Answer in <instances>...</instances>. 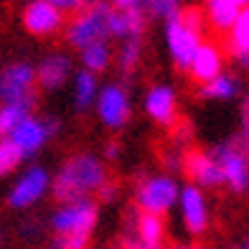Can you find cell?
<instances>
[{
	"instance_id": "28",
	"label": "cell",
	"mask_w": 249,
	"mask_h": 249,
	"mask_svg": "<svg viewBox=\"0 0 249 249\" xmlns=\"http://www.w3.org/2000/svg\"><path fill=\"white\" fill-rule=\"evenodd\" d=\"M56 239L61 242L64 249H89L92 236H87V234H74V236H56Z\"/></svg>"
},
{
	"instance_id": "20",
	"label": "cell",
	"mask_w": 249,
	"mask_h": 249,
	"mask_svg": "<svg viewBox=\"0 0 249 249\" xmlns=\"http://www.w3.org/2000/svg\"><path fill=\"white\" fill-rule=\"evenodd\" d=\"M99 79L97 74L87 71V69H79L71 74V105L76 112H87L94 107V99L99 92Z\"/></svg>"
},
{
	"instance_id": "7",
	"label": "cell",
	"mask_w": 249,
	"mask_h": 249,
	"mask_svg": "<svg viewBox=\"0 0 249 249\" xmlns=\"http://www.w3.org/2000/svg\"><path fill=\"white\" fill-rule=\"evenodd\" d=\"M51 194V173L43 165H28L13 180L8 191V206L16 211H28Z\"/></svg>"
},
{
	"instance_id": "27",
	"label": "cell",
	"mask_w": 249,
	"mask_h": 249,
	"mask_svg": "<svg viewBox=\"0 0 249 249\" xmlns=\"http://www.w3.org/2000/svg\"><path fill=\"white\" fill-rule=\"evenodd\" d=\"M242 150L249 153V94H244L242 99V107H239V132L231 138Z\"/></svg>"
},
{
	"instance_id": "10",
	"label": "cell",
	"mask_w": 249,
	"mask_h": 249,
	"mask_svg": "<svg viewBox=\"0 0 249 249\" xmlns=\"http://www.w3.org/2000/svg\"><path fill=\"white\" fill-rule=\"evenodd\" d=\"M211 153L219 163L224 186H229V191H234L239 196L247 194L249 191V153L242 150L234 140L219 142Z\"/></svg>"
},
{
	"instance_id": "32",
	"label": "cell",
	"mask_w": 249,
	"mask_h": 249,
	"mask_svg": "<svg viewBox=\"0 0 249 249\" xmlns=\"http://www.w3.org/2000/svg\"><path fill=\"white\" fill-rule=\"evenodd\" d=\"M105 158L107 160H117L120 158V142H107L105 145Z\"/></svg>"
},
{
	"instance_id": "29",
	"label": "cell",
	"mask_w": 249,
	"mask_h": 249,
	"mask_svg": "<svg viewBox=\"0 0 249 249\" xmlns=\"http://www.w3.org/2000/svg\"><path fill=\"white\" fill-rule=\"evenodd\" d=\"M97 196H99L102 203H115V201L120 198V186L112 183V180H107V183L97 191Z\"/></svg>"
},
{
	"instance_id": "2",
	"label": "cell",
	"mask_w": 249,
	"mask_h": 249,
	"mask_svg": "<svg viewBox=\"0 0 249 249\" xmlns=\"http://www.w3.org/2000/svg\"><path fill=\"white\" fill-rule=\"evenodd\" d=\"M97 221H99V203L92 196L59 203L49 219L51 231L56 236H74V234L92 236V231L97 229Z\"/></svg>"
},
{
	"instance_id": "5",
	"label": "cell",
	"mask_w": 249,
	"mask_h": 249,
	"mask_svg": "<svg viewBox=\"0 0 249 249\" xmlns=\"http://www.w3.org/2000/svg\"><path fill=\"white\" fill-rule=\"evenodd\" d=\"M97 120L105 124L107 130L117 132L122 127H127V122L132 120V97L130 89L122 82H107L99 87L94 107Z\"/></svg>"
},
{
	"instance_id": "15",
	"label": "cell",
	"mask_w": 249,
	"mask_h": 249,
	"mask_svg": "<svg viewBox=\"0 0 249 249\" xmlns=\"http://www.w3.org/2000/svg\"><path fill=\"white\" fill-rule=\"evenodd\" d=\"M36 69V87L43 89V92H59V89L71 82L74 74V59L66 51H49L43 53L38 64H33Z\"/></svg>"
},
{
	"instance_id": "34",
	"label": "cell",
	"mask_w": 249,
	"mask_h": 249,
	"mask_svg": "<svg viewBox=\"0 0 249 249\" xmlns=\"http://www.w3.org/2000/svg\"><path fill=\"white\" fill-rule=\"evenodd\" d=\"M239 249H249V234L242 239V244H239Z\"/></svg>"
},
{
	"instance_id": "9",
	"label": "cell",
	"mask_w": 249,
	"mask_h": 249,
	"mask_svg": "<svg viewBox=\"0 0 249 249\" xmlns=\"http://www.w3.org/2000/svg\"><path fill=\"white\" fill-rule=\"evenodd\" d=\"M130 229L124 226L120 249H165V221L163 216L142 211H130Z\"/></svg>"
},
{
	"instance_id": "22",
	"label": "cell",
	"mask_w": 249,
	"mask_h": 249,
	"mask_svg": "<svg viewBox=\"0 0 249 249\" xmlns=\"http://www.w3.org/2000/svg\"><path fill=\"white\" fill-rule=\"evenodd\" d=\"M79 61H82V69L92 71V74H105L112 61H115V51H112L109 41H97L89 43V46L79 49Z\"/></svg>"
},
{
	"instance_id": "21",
	"label": "cell",
	"mask_w": 249,
	"mask_h": 249,
	"mask_svg": "<svg viewBox=\"0 0 249 249\" xmlns=\"http://www.w3.org/2000/svg\"><path fill=\"white\" fill-rule=\"evenodd\" d=\"M242 94V79L231 74V71H224L216 79L201 84L198 89V97L201 99H211V102H231Z\"/></svg>"
},
{
	"instance_id": "17",
	"label": "cell",
	"mask_w": 249,
	"mask_h": 249,
	"mask_svg": "<svg viewBox=\"0 0 249 249\" xmlns=\"http://www.w3.org/2000/svg\"><path fill=\"white\" fill-rule=\"evenodd\" d=\"M226 71V51L216 41H201L194 59L188 64V76L201 87Z\"/></svg>"
},
{
	"instance_id": "19",
	"label": "cell",
	"mask_w": 249,
	"mask_h": 249,
	"mask_svg": "<svg viewBox=\"0 0 249 249\" xmlns=\"http://www.w3.org/2000/svg\"><path fill=\"white\" fill-rule=\"evenodd\" d=\"M224 36H226V49L224 51L231 56V61L239 66V69L249 71V13H247V8L236 16V20Z\"/></svg>"
},
{
	"instance_id": "23",
	"label": "cell",
	"mask_w": 249,
	"mask_h": 249,
	"mask_svg": "<svg viewBox=\"0 0 249 249\" xmlns=\"http://www.w3.org/2000/svg\"><path fill=\"white\" fill-rule=\"evenodd\" d=\"M36 99H20V102H3L0 105V138H8L28 115H33Z\"/></svg>"
},
{
	"instance_id": "33",
	"label": "cell",
	"mask_w": 249,
	"mask_h": 249,
	"mask_svg": "<svg viewBox=\"0 0 249 249\" xmlns=\"http://www.w3.org/2000/svg\"><path fill=\"white\" fill-rule=\"evenodd\" d=\"M171 249H201V247H191V244H173Z\"/></svg>"
},
{
	"instance_id": "36",
	"label": "cell",
	"mask_w": 249,
	"mask_h": 249,
	"mask_svg": "<svg viewBox=\"0 0 249 249\" xmlns=\"http://www.w3.org/2000/svg\"><path fill=\"white\" fill-rule=\"evenodd\" d=\"M0 244H3V231H0Z\"/></svg>"
},
{
	"instance_id": "8",
	"label": "cell",
	"mask_w": 249,
	"mask_h": 249,
	"mask_svg": "<svg viewBox=\"0 0 249 249\" xmlns=\"http://www.w3.org/2000/svg\"><path fill=\"white\" fill-rule=\"evenodd\" d=\"M176 209H178L180 224H183V229L191 236H203L209 231V226H211V203H209L203 188H198L194 183L180 186Z\"/></svg>"
},
{
	"instance_id": "16",
	"label": "cell",
	"mask_w": 249,
	"mask_h": 249,
	"mask_svg": "<svg viewBox=\"0 0 249 249\" xmlns=\"http://www.w3.org/2000/svg\"><path fill=\"white\" fill-rule=\"evenodd\" d=\"M180 171L191 178V183L198 186V188H203V191L224 186L219 163H216V158H213L211 150H198V148L186 150V153H183V165H180Z\"/></svg>"
},
{
	"instance_id": "11",
	"label": "cell",
	"mask_w": 249,
	"mask_h": 249,
	"mask_svg": "<svg viewBox=\"0 0 249 249\" xmlns=\"http://www.w3.org/2000/svg\"><path fill=\"white\" fill-rule=\"evenodd\" d=\"M20 26L33 38H51L66 26V16L49 0H26L20 8Z\"/></svg>"
},
{
	"instance_id": "6",
	"label": "cell",
	"mask_w": 249,
	"mask_h": 249,
	"mask_svg": "<svg viewBox=\"0 0 249 249\" xmlns=\"http://www.w3.org/2000/svg\"><path fill=\"white\" fill-rule=\"evenodd\" d=\"M163 38H165V49H168V56H171L173 66L178 71H188V64L194 59L196 49L201 46L203 33L191 28L176 10L173 16H168L163 20Z\"/></svg>"
},
{
	"instance_id": "1",
	"label": "cell",
	"mask_w": 249,
	"mask_h": 249,
	"mask_svg": "<svg viewBox=\"0 0 249 249\" xmlns=\"http://www.w3.org/2000/svg\"><path fill=\"white\" fill-rule=\"evenodd\" d=\"M107 180H109V171L105 158L94 153H74L51 176V194L59 203L74 201V198H89Z\"/></svg>"
},
{
	"instance_id": "14",
	"label": "cell",
	"mask_w": 249,
	"mask_h": 249,
	"mask_svg": "<svg viewBox=\"0 0 249 249\" xmlns=\"http://www.w3.org/2000/svg\"><path fill=\"white\" fill-rule=\"evenodd\" d=\"M36 99V69L26 59L10 61L0 69V105Z\"/></svg>"
},
{
	"instance_id": "37",
	"label": "cell",
	"mask_w": 249,
	"mask_h": 249,
	"mask_svg": "<svg viewBox=\"0 0 249 249\" xmlns=\"http://www.w3.org/2000/svg\"><path fill=\"white\" fill-rule=\"evenodd\" d=\"M18 3H26V0H18Z\"/></svg>"
},
{
	"instance_id": "4",
	"label": "cell",
	"mask_w": 249,
	"mask_h": 249,
	"mask_svg": "<svg viewBox=\"0 0 249 249\" xmlns=\"http://www.w3.org/2000/svg\"><path fill=\"white\" fill-rule=\"evenodd\" d=\"M107 13H109L107 0H105V3L84 5L82 10H76L74 18L64 26L66 43L79 51V49L89 46V43L109 41V36H107Z\"/></svg>"
},
{
	"instance_id": "3",
	"label": "cell",
	"mask_w": 249,
	"mask_h": 249,
	"mask_svg": "<svg viewBox=\"0 0 249 249\" xmlns=\"http://www.w3.org/2000/svg\"><path fill=\"white\" fill-rule=\"evenodd\" d=\"M180 183L173 173H155L142 178L135 186V206L142 213H153V216H165L168 211L176 209Z\"/></svg>"
},
{
	"instance_id": "35",
	"label": "cell",
	"mask_w": 249,
	"mask_h": 249,
	"mask_svg": "<svg viewBox=\"0 0 249 249\" xmlns=\"http://www.w3.org/2000/svg\"><path fill=\"white\" fill-rule=\"evenodd\" d=\"M49 249H64V247H61V242H59V239H53V242H51V247H49Z\"/></svg>"
},
{
	"instance_id": "25",
	"label": "cell",
	"mask_w": 249,
	"mask_h": 249,
	"mask_svg": "<svg viewBox=\"0 0 249 249\" xmlns=\"http://www.w3.org/2000/svg\"><path fill=\"white\" fill-rule=\"evenodd\" d=\"M23 153L16 148V142L10 138H0V178L13 176L20 165H23Z\"/></svg>"
},
{
	"instance_id": "30",
	"label": "cell",
	"mask_w": 249,
	"mask_h": 249,
	"mask_svg": "<svg viewBox=\"0 0 249 249\" xmlns=\"http://www.w3.org/2000/svg\"><path fill=\"white\" fill-rule=\"evenodd\" d=\"M49 3L53 8H59L61 13L66 16V13H76V10H82L87 5V0H49Z\"/></svg>"
},
{
	"instance_id": "18",
	"label": "cell",
	"mask_w": 249,
	"mask_h": 249,
	"mask_svg": "<svg viewBox=\"0 0 249 249\" xmlns=\"http://www.w3.org/2000/svg\"><path fill=\"white\" fill-rule=\"evenodd\" d=\"M145 18L148 16H145L142 8H138V10H115V8H109V13H107V36L117 38V41L142 36Z\"/></svg>"
},
{
	"instance_id": "24",
	"label": "cell",
	"mask_w": 249,
	"mask_h": 249,
	"mask_svg": "<svg viewBox=\"0 0 249 249\" xmlns=\"http://www.w3.org/2000/svg\"><path fill=\"white\" fill-rule=\"evenodd\" d=\"M115 64L122 74H132L142 64V36L120 41V49L115 51Z\"/></svg>"
},
{
	"instance_id": "31",
	"label": "cell",
	"mask_w": 249,
	"mask_h": 249,
	"mask_svg": "<svg viewBox=\"0 0 249 249\" xmlns=\"http://www.w3.org/2000/svg\"><path fill=\"white\" fill-rule=\"evenodd\" d=\"M109 8H115V10H138V8H142V0H109Z\"/></svg>"
},
{
	"instance_id": "26",
	"label": "cell",
	"mask_w": 249,
	"mask_h": 249,
	"mask_svg": "<svg viewBox=\"0 0 249 249\" xmlns=\"http://www.w3.org/2000/svg\"><path fill=\"white\" fill-rule=\"evenodd\" d=\"M178 8H180V0H142L145 16H153V18H160V20L173 16Z\"/></svg>"
},
{
	"instance_id": "12",
	"label": "cell",
	"mask_w": 249,
	"mask_h": 249,
	"mask_svg": "<svg viewBox=\"0 0 249 249\" xmlns=\"http://www.w3.org/2000/svg\"><path fill=\"white\" fill-rule=\"evenodd\" d=\"M59 120L56 117H36V115H28L18 127L8 135L10 140L16 142V148L23 153V158H33L38 155L43 148L49 145V140L59 132Z\"/></svg>"
},
{
	"instance_id": "38",
	"label": "cell",
	"mask_w": 249,
	"mask_h": 249,
	"mask_svg": "<svg viewBox=\"0 0 249 249\" xmlns=\"http://www.w3.org/2000/svg\"><path fill=\"white\" fill-rule=\"evenodd\" d=\"M247 13H249V5H247Z\"/></svg>"
},
{
	"instance_id": "13",
	"label": "cell",
	"mask_w": 249,
	"mask_h": 249,
	"mask_svg": "<svg viewBox=\"0 0 249 249\" xmlns=\"http://www.w3.org/2000/svg\"><path fill=\"white\" fill-rule=\"evenodd\" d=\"M142 112L150 122L160 127H176L178 124V92L168 82H155L142 94Z\"/></svg>"
}]
</instances>
